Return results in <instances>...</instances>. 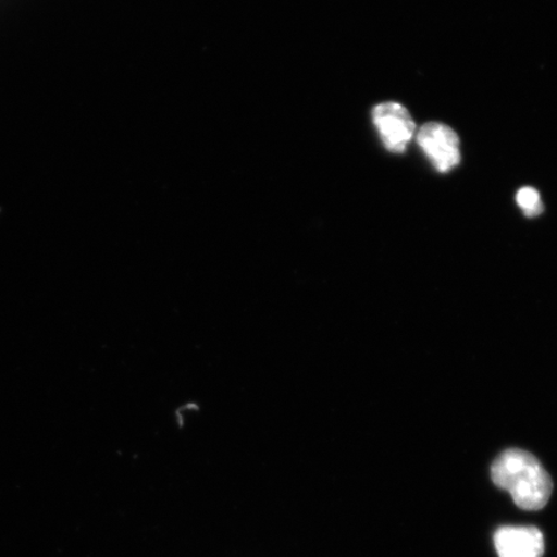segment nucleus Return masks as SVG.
Returning <instances> with one entry per match:
<instances>
[{
    "label": "nucleus",
    "instance_id": "nucleus-1",
    "mask_svg": "<svg viewBox=\"0 0 557 557\" xmlns=\"http://www.w3.org/2000/svg\"><path fill=\"white\" fill-rule=\"evenodd\" d=\"M493 483L511 494L513 503L522 510L537 511L548 504L553 480L531 453L508 449L493 462Z\"/></svg>",
    "mask_w": 557,
    "mask_h": 557
},
{
    "label": "nucleus",
    "instance_id": "nucleus-2",
    "mask_svg": "<svg viewBox=\"0 0 557 557\" xmlns=\"http://www.w3.org/2000/svg\"><path fill=\"white\" fill-rule=\"evenodd\" d=\"M417 141L437 172L448 173L461 162V143L447 124H424L418 132Z\"/></svg>",
    "mask_w": 557,
    "mask_h": 557
},
{
    "label": "nucleus",
    "instance_id": "nucleus-3",
    "mask_svg": "<svg viewBox=\"0 0 557 557\" xmlns=\"http://www.w3.org/2000/svg\"><path fill=\"white\" fill-rule=\"evenodd\" d=\"M373 123L389 152L401 154L414 136L416 123L398 102L380 103L373 109Z\"/></svg>",
    "mask_w": 557,
    "mask_h": 557
},
{
    "label": "nucleus",
    "instance_id": "nucleus-4",
    "mask_svg": "<svg viewBox=\"0 0 557 557\" xmlns=\"http://www.w3.org/2000/svg\"><path fill=\"white\" fill-rule=\"evenodd\" d=\"M499 557H542L545 540L534 527H503L494 534Z\"/></svg>",
    "mask_w": 557,
    "mask_h": 557
},
{
    "label": "nucleus",
    "instance_id": "nucleus-5",
    "mask_svg": "<svg viewBox=\"0 0 557 557\" xmlns=\"http://www.w3.org/2000/svg\"><path fill=\"white\" fill-rule=\"evenodd\" d=\"M517 201L527 218H537L545 209L540 193L533 187H522L517 195Z\"/></svg>",
    "mask_w": 557,
    "mask_h": 557
}]
</instances>
